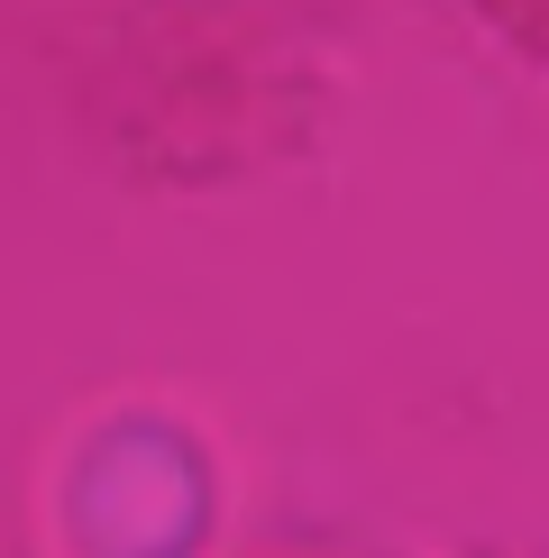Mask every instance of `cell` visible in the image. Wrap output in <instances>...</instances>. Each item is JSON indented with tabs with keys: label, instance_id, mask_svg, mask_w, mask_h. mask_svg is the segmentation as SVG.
Returning a JSON list of instances; mask_svg holds the SVG:
<instances>
[]
</instances>
